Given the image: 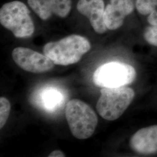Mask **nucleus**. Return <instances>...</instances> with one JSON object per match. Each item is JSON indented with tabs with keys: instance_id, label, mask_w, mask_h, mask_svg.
Masks as SVG:
<instances>
[{
	"instance_id": "obj_1",
	"label": "nucleus",
	"mask_w": 157,
	"mask_h": 157,
	"mask_svg": "<svg viewBox=\"0 0 157 157\" xmlns=\"http://www.w3.org/2000/svg\"><path fill=\"white\" fill-rule=\"evenodd\" d=\"M91 48L87 38L78 34H72L61 40L47 43L43 52L55 65L67 66L74 64Z\"/></svg>"
},
{
	"instance_id": "obj_2",
	"label": "nucleus",
	"mask_w": 157,
	"mask_h": 157,
	"mask_svg": "<svg viewBox=\"0 0 157 157\" xmlns=\"http://www.w3.org/2000/svg\"><path fill=\"white\" fill-rule=\"evenodd\" d=\"M65 115L75 137L84 140L94 133L98 119L95 111L87 104L78 99L70 100L67 104Z\"/></svg>"
},
{
	"instance_id": "obj_3",
	"label": "nucleus",
	"mask_w": 157,
	"mask_h": 157,
	"mask_svg": "<svg viewBox=\"0 0 157 157\" xmlns=\"http://www.w3.org/2000/svg\"><path fill=\"white\" fill-rule=\"evenodd\" d=\"M96 109L101 117L107 121L120 118L135 98V91L122 86L114 88L102 87Z\"/></svg>"
},
{
	"instance_id": "obj_4",
	"label": "nucleus",
	"mask_w": 157,
	"mask_h": 157,
	"mask_svg": "<svg viewBox=\"0 0 157 157\" xmlns=\"http://www.w3.org/2000/svg\"><path fill=\"white\" fill-rule=\"evenodd\" d=\"M0 22L17 38H26L34 32L33 21L28 6L19 1L4 4L0 10Z\"/></svg>"
},
{
	"instance_id": "obj_5",
	"label": "nucleus",
	"mask_w": 157,
	"mask_h": 157,
	"mask_svg": "<svg viewBox=\"0 0 157 157\" xmlns=\"http://www.w3.org/2000/svg\"><path fill=\"white\" fill-rule=\"evenodd\" d=\"M136 77V72L132 66L124 63L109 62L96 69L93 82L98 87L114 88L131 84Z\"/></svg>"
},
{
	"instance_id": "obj_6",
	"label": "nucleus",
	"mask_w": 157,
	"mask_h": 157,
	"mask_svg": "<svg viewBox=\"0 0 157 157\" xmlns=\"http://www.w3.org/2000/svg\"><path fill=\"white\" fill-rule=\"evenodd\" d=\"M13 60L23 70L34 73L51 71L54 63L45 55L25 47H17L12 52Z\"/></svg>"
},
{
	"instance_id": "obj_7",
	"label": "nucleus",
	"mask_w": 157,
	"mask_h": 157,
	"mask_svg": "<svg viewBox=\"0 0 157 157\" xmlns=\"http://www.w3.org/2000/svg\"><path fill=\"white\" fill-rule=\"evenodd\" d=\"M28 3L43 21L48 19L53 14L65 17L72 8L71 0H28Z\"/></svg>"
},
{
	"instance_id": "obj_8",
	"label": "nucleus",
	"mask_w": 157,
	"mask_h": 157,
	"mask_svg": "<svg viewBox=\"0 0 157 157\" xmlns=\"http://www.w3.org/2000/svg\"><path fill=\"white\" fill-rule=\"evenodd\" d=\"M77 10L87 17L96 33L102 34L107 31L104 21L105 7L103 0H79Z\"/></svg>"
},
{
	"instance_id": "obj_9",
	"label": "nucleus",
	"mask_w": 157,
	"mask_h": 157,
	"mask_svg": "<svg viewBox=\"0 0 157 157\" xmlns=\"http://www.w3.org/2000/svg\"><path fill=\"white\" fill-rule=\"evenodd\" d=\"M131 149L138 154L151 155L157 153V125L139 130L129 141Z\"/></svg>"
},
{
	"instance_id": "obj_10",
	"label": "nucleus",
	"mask_w": 157,
	"mask_h": 157,
	"mask_svg": "<svg viewBox=\"0 0 157 157\" xmlns=\"http://www.w3.org/2000/svg\"><path fill=\"white\" fill-rule=\"evenodd\" d=\"M135 8L132 0H110L105 8L104 21L107 29L116 30L122 26L125 17Z\"/></svg>"
},
{
	"instance_id": "obj_11",
	"label": "nucleus",
	"mask_w": 157,
	"mask_h": 157,
	"mask_svg": "<svg viewBox=\"0 0 157 157\" xmlns=\"http://www.w3.org/2000/svg\"><path fill=\"white\" fill-rule=\"evenodd\" d=\"M137 11L144 15H148L147 21L152 26H157V0H137Z\"/></svg>"
},
{
	"instance_id": "obj_12",
	"label": "nucleus",
	"mask_w": 157,
	"mask_h": 157,
	"mask_svg": "<svg viewBox=\"0 0 157 157\" xmlns=\"http://www.w3.org/2000/svg\"><path fill=\"white\" fill-rule=\"evenodd\" d=\"M11 111V103L4 97L0 98V128L2 129L8 119Z\"/></svg>"
},
{
	"instance_id": "obj_13",
	"label": "nucleus",
	"mask_w": 157,
	"mask_h": 157,
	"mask_svg": "<svg viewBox=\"0 0 157 157\" xmlns=\"http://www.w3.org/2000/svg\"><path fill=\"white\" fill-rule=\"evenodd\" d=\"M146 41L152 45L157 47V26H152L147 28L144 33Z\"/></svg>"
},
{
	"instance_id": "obj_14",
	"label": "nucleus",
	"mask_w": 157,
	"mask_h": 157,
	"mask_svg": "<svg viewBox=\"0 0 157 157\" xmlns=\"http://www.w3.org/2000/svg\"><path fill=\"white\" fill-rule=\"evenodd\" d=\"M59 94L54 90L47 91L45 95H44V100L47 107L48 108L53 107L56 105L59 101Z\"/></svg>"
},
{
	"instance_id": "obj_15",
	"label": "nucleus",
	"mask_w": 157,
	"mask_h": 157,
	"mask_svg": "<svg viewBox=\"0 0 157 157\" xmlns=\"http://www.w3.org/2000/svg\"><path fill=\"white\" fill-rule=\"evenodd\" d=\"M49 157H65V155L63 152L60 150H55L51 152L50 154L48 155Z\"/></svg>"
}]
</instances>
